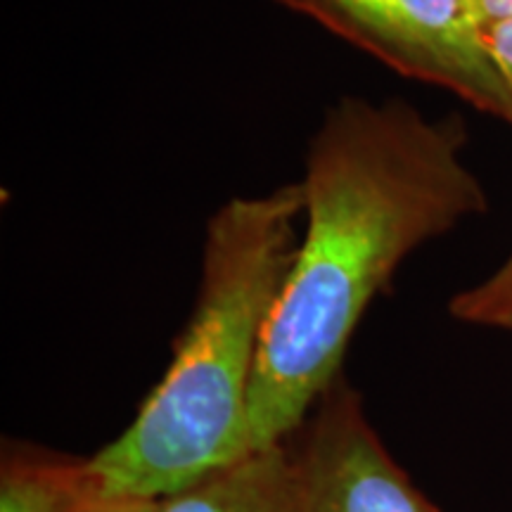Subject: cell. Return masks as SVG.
<instances>
[{"label": "cell", "mask_w": 512, "mask_h": 512, "mask_svg": "<svg viewBox=\"0 0 512 512\" xmlns=\"http://www.w3.org/2000/svg\"><path fill=\"white\" fill-rule=\"evenodd\" d=\"M159 512H294L290 444L252 451L238 463L159 501Z\"/></svg>", "instance_id": "5b68a950"}, {"label": "cell", "mask_w": 512, "mask_h": 512, "mask_svg": "<svg viewBox=\"0 0 512 512\" xmlns=\"http://www.w3.org/2000/svg\"><path fill=\"white\" fill-rule=\"evenodd\" d=\"M64 512H159V501L157 498L105 494L91 482L86 470V479H83L79 491L72 496Z\"/></svg>", "instance_id": "ba28073f"}, {"label": "cell", "mask_w": 512, "mask_h": 512, "mask_svg": "<svg viewBox=\"0 0 512 512\" xmlns=\"http://www.w3.org/2000/svg\"><path fill=\"white\" fill-rule=\"evenodd\" d=\"M302 230V183L233 197L211 216L197 302L169 368L131 425L86 458L100 491L162 501L252 453L256 361Z\"/></svg>", "instance_id": "7a4b0ae2"}, {"label": "cell", "mask_w": 512, "mask_h": 512, "mask_svg": "<svg viewBox=\"0 0 512 512\" xmlns=\"http://www.w3.org/2000/svg\"><path fill=\"white\" fill-rule=\"evenodd\" d=\"M86 479V458L5 441L0 460V512H64Z\"/></svg>", "instance_id": "8992f818"}, {"label": "cell", "mask_w": 512, "mask_h": 512, "mask_svg": "<svg viewBox=\"0 0 512 512\" xmlns=\"http://www.w3.org/2000/svg\"><path fill=\"white\" fill-rule=\"evenodd\" d=\"M463 119L342 98L306 152L304 230L249 396L252 451L287 444L342 375L363 313L415 249L484 214Z\"/></svg>", "instance_id": "6da1fadb"}, {"label": "cell", "mask_w": 512, "mask_h": 512, "mask_svg": "<svg viewBox=\"0 0 512 512\" xmlns=\"http://www.w3.org/2000/svg\"><path fill=\"white\" fill-rule=\"evenodd\" d=\"M470 5L482 31L512 19V0H470Z\"/></svg>", "instance_id": "30bf717a"}, {"label": "cell", "mask_w": 512, "mask_h": 512, "mask_svg": "<svg viewBox=\"0 0 512 512\" xmlns=\"http://www.w3.org/2000/svg\"><path fill=\"white\" fill-rule=\"evenodd\" d=\"M484 43L491 55V62L496 64L498 74H501L505 88H508L512 98V19L494 24V27H486Z\"/></svg>", "instance_id": "9c48e42d"}, {"label": "cell", "mask_w": 512, "mask_h": 512, "mask_svg": "<svg viewBox=\"0 0 512 512\" xmlns=\"http://www.w3.org/2000/svg\"><path fill=\"white\" fill-rule=\"evenodd\" d=\"M448 313L465 325L512 332V252L489 278L458 292Z\"/></svg>", "instance_id": "52a82bcc"}, {"label": "cell", "mask_w": 512, "mask_h": 512, "mask_svg": "<svg viewBox=\"0 0 512 512\" xmlns=\"http://www.w3.org/2000/svg\"><path fill=\"white\" fill-rule=\"evenodd\" d=\"M287 444L294 512H441L382 444L344 375Z\"/></svg>", "instance_id": "277c9868"}, {"label": "cell", "mask_w": 512, "mask_h": 512, "mask_svg": "<svg viewBox=\"0 0 512 512\" xmlns=\"http://www.w3.org/2000/svg\"><path fill=\"white\" fill-rule=\"evenodd\" d=\"M392 72L456 93L512 126V98L470 0H275Z\"/></svg>", "instance_id": "3957f363"}]
</instances>
